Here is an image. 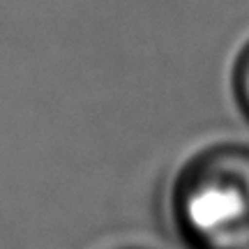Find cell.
<instances>
[{
    "label": "cell",
    "mask_w": 249,
    "mask_h": 249,
    "mask_svg": "<svg viewBox=\"0 0 249 249\" xmlns=\"http://www.w3.org/2000/svg\"><path fill=\"white\" fill-rule=\"evenodd\" d=\"M176 226L192 249H249V152L213 148L180 171Z\"/></svg>",
    "instance_id": "obj_1"
},
{
    "label": "cell",
    "mask_w": 249,
    "mask_h": 249,
    "mask_svg": "<svg viewBox=\"0 0 249 249\" xmlns=\"http://www.w3.org/2000/svg\"><path fill=\"white\" fill-rule=\"evenodd\" d=\"M235 95H238V102L245 108V113L249 116V46L245 49V53L240 55L238 67H235Z\"/></svg>",
    "instance_id": "obj_2"
}]
</instances>
